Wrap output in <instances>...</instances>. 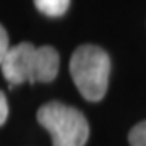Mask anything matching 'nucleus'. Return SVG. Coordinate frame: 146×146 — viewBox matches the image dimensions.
<instances>
[{
	"mask_svg": "<svg viewBox=\"0 0 146 146\" xmlns=\"http://www.w3.org/2000/svg\"><path fill=\"white\" fill-rule=\"evenodd\" d=\"M3 78L10 88L21 83H50L58 73L60 57L52 46L36 47L31 42H21L0 60Z\"/></svg>",
	"mask_w": 146,
	"mask_h": 146,
	"instance_id": "obj_1",
	"label": "nucleus"
},
{
	"mask_svg": "<svg viewBox=\"0 0 146 146\" xmlns=\"http://www.w3.org/2000/svg\"><path fill=\"white\" fill-rule=\"evenodd\" d=\"M128 141L131 146H146V120L131 128L128 133Z\"/></svg>",
	"mask_w": 146,
	"mask_h": 146,
	"instance_id": "obj_5",
	"label": "nucleus"
},
{
	"mask_svg": "<svg viewBox=\"0 0 146 146\" xmlns=\"http://www.w3.org/2000/svg\"><path fill=\"white\" fill-rule=\"evenodd\" d=\"M70 75L84 99L98 102L107 93L110 75L109 54L91 44L76 47L70 60Z\"/></svg>",
	"mask_w": 146,
	"mask_h": 146,
	"instance_id": "obj_2",
	"label": "nucleus"
},
{
	"mask_svg": "<svg viewBox=\"0 0 146 146\" xmlns=\"http://www.w3.org/2000/svg\"><path fill=\"white\" fill-rule=\"evenodd\" d=\"M37 122L52 136V146H84L89 136L88 120L78 109L58 101L37 110Z\"/></svg>",
	"mask_w": 146,
	"mask_h": 146,
	"instance_id": "obj_3",
	"label": "nucleus"
},
{
	"mask_svg": "<svg viewBox=\"0 0 146 146\" xmlns=\"http://www.w3.org/2000/svg\"><path fill=\"white\" fill-rule=\"evenodd\" d=\"M34 5L46 16H62L70 7V0H34Z\"/></svg>",
	"mask_w": 146,
	"mask_h": 146,
	"instance_id": "obj_4",
	"label": "nucleus"
},
{
	"mask_svg": "<svg viewBox=\"0 0 146 146\" xmlns=\"http://www.w3.org/2000/svg\"><path fill=\"white\" fill-rule=\"evenodd\" d=\"M7 117H8V104H7V98L5 94H0V123L3 125L7 122Z\"/></svg>",
	"mask_w": 146,
	"mask_h": 146,
	"instance_id": "obj_7",
	"label": "nucleus"
},
{
	"mask_svg": "<svg viewBox=\"0 0 146 146\" xmlns=\"http://www.w3.org/2000/svg\"><path fill=\"white\" fill-rule=\"evenodd\" d=\"M8 50H10V47H8V36H7L5 28H2L0 29V60L8 54Z\"/></svg>",
	"mask_w": 146,
	"mask_h": 146,
	"instance_id": "obj_6",
	"label": "nucleus"
}]
</instances>
